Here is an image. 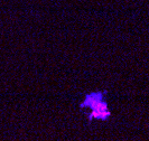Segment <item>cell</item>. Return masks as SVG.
Returning a JSON list of instances; mask_svg holds the SVG:
<instances>
[{"label": "cell", "mask_w": 149, "mask_h": 141, "mask_svg": "<svg viewBox=\"0 0 149 141\" xmlns=\"http://www.w3.org/2000/svg\"><path fill=\"white\" fill-rule=\"evenodd\" d=\"M82 106H90L92 109L91 118L95 119H107L109 117V111L107 108L105 102L102 101V94L101 93H92L85 97Z\"/></svg>", "instance_id": "cell-1"}]
</instances>
